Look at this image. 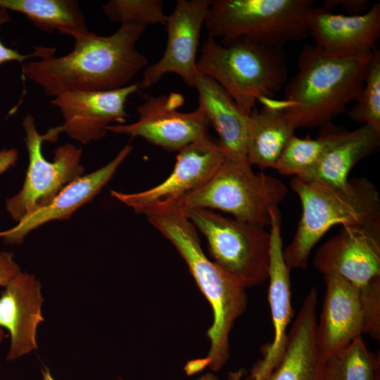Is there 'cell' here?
Wrapping results in <instances>:
<instances>
[{
  "label": "cell",
  "mask_w": 380,
  "mask_h": 380,
  "mask_svg": "<svg viewBox=\"0 0 380 380\" xmlns=\"http://www.w3.org/2000/svg\"><path fill=\"white\" fill-rule=\"evenodd\" d=\"M146 27L120 25L107 36L88 30L74 32L70 35L74 39L70 52L57 57L54 48L43 47L39 58L21 65L22 75L52 97L68 91L124 87L147 66V58L137 49Z\"/></svg>",
  "instance_id": "6da1fadb"
},
{
  "label": "cell",
  "mask_w": 380,
  "mask_h": 380,
  "mask_svg": "<svg viewBox=\"0 0 380 380\" xmlns=\"http://www.w3.org/2000/svg\"><path fill=\"white\" fill-rule=\"evenodd\" d=\"M141 214L175 246L211 306L213 322L207 331L210 347L204 359L211 371L218 372L229 358L234 323L246 310V289L208 258L196 228L176 201L154 203Z\"/></svg>",
  "instance_id": "7a4b0ae2"
},
{
  "label": "cell",
  "mask_w": 380,
  "mask_h": 380,
  "mask_svg": "<svg viewBox=\"0 0 380 380\" xmlns=\"http://www.w3.org/2000/svg\"><path fill=\"white\" fill-rule=\"evenodd\" d=\"M372 56L373 51L336 57L315 45H303L298 72L285 85L284 100L279 101L293 127H321L346 112L360 94Z\"/></svg>",
  "instance_id": "3957f363"
},
{
  "label": "cell",
  "mask_w": 380,
  "mask_h": 380,
  "mask_svg": "<svg viewBox=\"0 0 380 380\" xmlns=\"http://www.w3.org/2000/svg\"><path fill=\"white\" fill-rule=\"evenodd\" d=\"M290 185L302 205L295 235L283 251L290 269H306L312 248L335 225L380 231V194L367 177H354L346 186L337 187L294 177Z\"/></svg>",
  "instance_id": "277c9868"
},
{
  "label": "cell",
  "mask_w": 380,
  "mask_h": 380,
  "mask_svg": "<svg viewBox=\"0 0 380 380\" xmlns=\"http://www.w3.org/2000/svg\"><path fill=\"white\" fill-rule=\"evenodd\" d=\"M201 52L197 72L216 81L248 115L258 101L272 99L287 82L281 49L246 39L223 46L208 36Z\"/></svg>",
  "instance_id": "5b68a950"
},
{
  "label": "cell",
  "mask_w": 380,
  "mask_h": 380,
  "mask_svg": "<svg viewBox=\"0 0 380 380\" xmlns=\"http://www.w3.org/2000/svg\"><path fill=\"white\" fill-rule=\"evenodd\" d=\"M312 0H213L204 25L226 46L239 39L282 49L309 37Z\"/></svg>",
  "instance_id": "8992f818"
},
{
  "label": "cell",
  "mask_w": 380,
  "mask_h": 380,
  "mask_svg": "<svg viewBox=\"0 0 380 380\" xmlns=\"http://www.w3.org/2000/svg\"><path fill=\"white\" fill-rule=\"evenodd\" d=\"M288 191L277 177L255 172L248 160L225 158L204 184L176 202L183 210H217L265 228L270 224V208L278 206Z\"/></svg>",
  "instance_id": "52a82bcc"
},
{
  "label": "cell",
  "mask_w": 380,
  "mask_h": 380,
  "mask_svg": "<svg viewBox=\"0 0 380 380\" xmlns=\"http://www.w3.org/2000/svg\"><path fill=\"white\" fill-rule=\"evenodd\" d=\"M205 237L213 261L243 288L268 279L270 232L203 208L183 210Z\"/></svg>",
  "instance_id": "ba28073f"
},
{
  "label": "cell",
  "mask_w": 380,
  "mask_h": 380,
  "mask_svg": "<svg viewBox=\"0 0 380 380\" xmlns=\"http://www.w3.org/2000/svg\"><path fill=\"white\" fill-rule=\"evenodd\" d=\"M22 125L28 153V167L20 191L6 201L7 212L17 222L47 205L65 186L84 172L80 163L82 150L71 144L58 147L53 161L44 158L43 142L57 139L61 133L58 126L41 134L34 118L29 114L25 115Z\"/></svg>",
  "instance_id": "9c48e42d"
},
{
  "label": "cell",
  "mask_w": 380,
  "mask_h": 380,
  "mask_svg": "<svg viewBox=\"0 0 380 380\" xmlns=\"http://www.w3.org/2000/svg\"><path fill=\"white\" fill-rule=\"evenodd\" d=\"M184 103L182 94L146 96L137 108L138 120L129 124H114L107 132L141 137L167 151H179L206 135L208 119L201 108L191 112L177 109Z\"/></svg>",
  "instance_id": "30bf717a"
},
{
  "label": "cell",
  "mask_w": 380,
  "mask_h": 380,
  "mask_svg": "<svg viewBox=\"0 0 380 380\" xmlns=\"http://www.w3.org/2000/svg\"><path fill=\"white\" fill-rule=\"evenodd\" d=\"M212 3V0L177 1L165 24L167 43L164 53L156 63L146 68L140 89L155 85L168 73L179 75L186 86L194 87L200 33Z\"/></svg>",
  "instance_id": "8fae6325"
},
{
  "label": "cell",
  "mask_w": 380,
  "mask_h": 380,
  "mask_svg": "<svg viewBox=\"0 0 380 380\" xmlns=\"http://www.w3.org/2000/svg\"><path fill=\"white\" fill-rule=\"evenodd\" d=\"M139 89L136 82L116 89L68 91L56 96L51 103L61 113V132L83 144L103 139L111 122L125 123L126 101Z\"/></svg>",
  "instance_id": "7c38bea8"
},
{
  "label": "cell",
  "mask_w": 380,
  "mask_h": 380,
  "mask_svg": "<svg viewBox=\"0 0 380 380\" xmlns=\"http://www.w3.org/2000/svg\"><path fill=\"white\" fill-rule=\"evenodd\" d=\"M224 160L218 141L207 134L179 151L172 172L159 184L137 193L111 191L110 195L141 214L154 203L177 201L198 188Z\"/></svg>",
  "instance_id": "4fadbf2b"
},
{
  "label": "cell",
  "mask_w": 380,
  "mask_h": 380,
  "mask_svg": "<svg viewBox=\"0 0 380 380\" xmlns=\"http://www.w3.org/2000/svg\"><path fill=\"white\" fill-rule=\"evenodd\" d=\"M312 263L323 274H337L362 288L380 277V231L342 227L317 250Z\"/></svg>",
  "instance_id": "5bb4252c"
},
{
  "label": "cell",
  "mask_w": 380,
  "mask_h": 380,
  "mask_svg": "<svg viewBox=\"0 0 380 380\" xmlns=\"http://www.w3.org/2000/svg\"><path fill=\"white\" fill-rule=\"evenodd\" d=\"M308 25L315 45L328 55L348 57L372 52L380 37V3L363 13L349 15L314 6Z\"/></svg>",
  "instance_id": "9a60e30c"
},
{
  "label": "cell",
  "mask_w": 380,
  "mask_h": 380,
  "mask_svg": "<svg viewBox=\"0 0 380 380\" xmlns=\"http://www.w3.org/2000/svg\"><path fill=\"white\" fill-rule=\"evenodd\" d=\"M270 248L268 279V300L270 307L274 338L264 350L262 360L251 370L250 380H261L276 366L284 350L286 329L293 316L291 301L290 268L283 255L281 213L278 206L270 208Z\"/></svg>",
  "instance_id": "2e32d148"
},
{
  "label": "cell",
  "mask_w": 380,
  "mask_h": 380,
  "mask_svg": "<svg viewBox=\"0 0 380 380\" xmlns=\"http://www.w3.org/2000/svg\"><path fill=\"white\" fill-rule=\"evenodd\" d=\"M326 293L316 340L324 360L364 333L359 289L335 274H324Z\"/></svg>",
  "instance_id": "e0dca14e"
},
{
  "label": "cell",
  "mask_w": 380,
  "mask_h": 380,
  "mask_svg": "<svg viewBox=\"0 0 380 380\" xmlns=\"http://www.w3.org/2000/svg\"><path fill=\"white\" fill-rule=\"evenodd\" d=\"M41 284L34 275L20 272L0 296V327L10 334L8 361L37 348V330L44 321Z\"/></svg>",
  "instance_id": "ac0fdd59"
},
{
  "label": "cell",
  "mask_w": 380,
  "mask_h": 380,
  "mask_svg": "<svg viewBox=\"0 0 380 380\" xmlns=\"http://www.w3.org/2000/svg\"><path fill=\"white\" fill-rule=\"evenodd\" d=\"M132 148L127 144L108 163L70 182L47 205L18 222L14 227L1 232L0 237L6 243L20 244L30 232L41 225L52 220L70 218L75 210L99 194Z\"/></svg>",
  "instance_id": "d6986e66"
},
{
  "label": "cell",
  "mask_w": 380,
  "mask_h": 380,
  "mask_svg": "<svg viewBox=\"0 0 380 380\" xmlns=\"http://www.w3.org/2000/svg\"><path fill=\"white\" fill-rule=\"evenodd\" d=\"M317 291L312 287L287 334L276 366L261 380H324L325 360L317 344Z\"/></svg>",
  "instance_id": "ffe728a7"
},
{
  "label": "cell",
  "mask_w": 380,
  "mask_h": 380,
  "mask_svg": "<svg viewBox=\"0 0 380 380\" xmlns=\"http://www.w3.org/2000/svg\"><path fill=\"white\" fill-rule=\"evenodd\" d=\"M194 87L198 94V107L217 132L225 158L247 160L249 115L238 107L231 96L213 79L197 72Z\"/></svg>",
  "instance_id": "44dd1931"
},
{
  "label": "cell",
  "mask_w": 380,
  "mask_h": 380,
  "mask_svg": "<svg viewBox=\"0 0 380 380\" xmlns=\"http://www.w3.org/2000/svg\"><path fill=\"white\" fill-rule=\"evenodd\" d=\"M263 106L249 115L246 158L261 170L274 169L295 129L281 109L279 102L260 101Z\"/></svg>",
  "instance_id": "7402d4cb"
},
{
  "label": "cell",
  "mask_w": 380,
  "mask_h": 380,
  "mask_svg": "<svg viewBox=\"0 0 380 380\" xmlns=\"http://www.w3.org/2000/svg\"><path fill=\"white\" fill-rule=\"evenodd\" d=\"M379 144L380 133L368 125L346 130L325 153L316 167L302 177L345 187L349 183L350 170L360 160L372 154Z\"/></svg>",
  "instance_id": "603a6c76"
},
{
  "label": "cell",
  "mask_w": 380,
  "mask_h": 380,
  "mask_svg": "<svg viewBox=\"0 0 380 380\" xmlns=\"http://www.w3.org/2000/svg\"><path fill=\"white\" fill-rule=\"evenodd\" d=\"M0 9L24 15L37 28L70 36L87 30L80 4L75 0H0Z\"/></svg>",
  "instance_id": "cb8c5ba5"
},
{
  "label": "cell",
  "mask_w": 380,
  "mask_h": 380,
  "mask_svg": "<svg viewBox=\"0 0 380 380\" xmlns=\"http://www.w3.org/2000/svg\"><path fill=\"white\" fill-rule=\"evenodd\" d=\"M322 127L315 139L300 138L295 134L283 151L274 170L283 175L305 177L318 165L325 153L346 131L331 122Z\"/></svg>",
  "instance_id": "d4e9b609"
},
{
  "label": "cell",
  "mask_w": 380,
  "mask_h": 380,
  "mask_svg": "<svg viewBox=\"0 0 380 380\" xmlns=\"http://www.w3.org/2000/svg\"><path fill=\"white\" fill-rule=\"evenodd\" d=\"M324 374V380H380V355L357 338L325 360Z\"/></svg>",
  "instance_id": "484cf974"
},
{
  "label": "cell",
  "mask_w": 380,
  "mask_h": 380,
  "mask_svg": "<svg viewBox=\"0 0 380 380\" xmlns=\"http://www.w3.org/2000/svg\"><path fill=\"white\" fill-rule=\"evenodd\" d=\"M354 122L366 125L380 133V49L373 50L363 87L351 108L346 111Z\"/></svg>",
  "instance_id": "4316f807"
},
{
  "label": "cell",
  "mask_w": 380,
  "mask_h": 380,
  "mask_svg": "<svg viewBox=\"0 0 380 380\" xmlns=\"http://www.w3.org/2000/svg\"><path fill=\"white\" fill-rule=\"evenodd\" d=\"M101 9L110 21L120 25H165L167 19L161 0H110Z\"/></svg>",
  "instance_id": "83f0119b"
},
{
  "label": "cell",
  "mask_w": 380,
  "mask_h": 380,
  "mask_svg": "<svg viewBox=\"0 0 380 380\" xmlns=\"http://www.w3.org/2000/svg\"><path fill=\"white\" fill-rule=\"evenodd\" d=\"M359 289V288H358ZM364 333L380 341V277L359 289Z\"/></svg>",
  "instance_id": "f1b7e54d"
},
{
  "label": "cell",
  "mask_w": 380,
  "mask_h": 380,
  "mask_svg": "<svg viewBox=\"0 0 380 380\" xmlns=\"http://www.w3.org/2000/svg\"><path fill=\"white\" fill-rule=\"evenodd\" d=\"M11 18L7 12L4 9H0V27L8 22ZM41 55V46L34 48V51L32 53L24 55L18 51L5 46L0 40V65L7 62H18L23 65L25 61L29 58H37Z\"/></svg>",
  "instance_id": "f546056e"
},
{
  "label": "cell",
  "mask_w": 380,
  "mask_h": 380,
  "mask_svg": "<svg viewBox=\"0 0 380 380\" xmlns=\"http://www.w3.org/2000/svg\"><path fill=\"white\" fill-rule=\"evenodd\" d=\"M20 272L13 253L0 251V286L6 287Z\"/></svg>",
  "instance_id": "4dcf8cb0"
},
{
  "label": "cell",
  "mask_w": 380,
  "mask_h": 380,
  "mask_svg": "<svg viewBox=\"0 0 380 380\" xmlns=\"http://www.w3.org/2000/svg\"><path fill=\"white\" fill-rule=\"evenodd\" d=\"M337 6H341L350 15L361 14L368 9V1L366 0H327L324 3L322 8L330 11Z\"/></svg>",
  "instance_id": "1f68e13d"
},
{
  "label": "cell",
  "mask_w": 380,
  "mask_h": 380,
  "mask_svg": "<svg viewBox=\"0 0 380 380\" xmlns=\"http://www.w3.org/2000/svg\"><path fill=\"white\" fill-rule=\"evenodd\" d=\"M18 160V152L15 148H4L0 151V175L15 165Z\"/></svg>",
  "instance_id": "d6a6232c"
},
{
  "label": "cell",
  "mask_w": 380,
  "mask_h": 380,
  "mask_svg": "<svg viewBox=\"0 0 380 380\" xmlns=\"http://www.w3.org/2000/svg\"><path fill=\"white\" fill-rule=\"evenodd\" d=\"M196 380H220V379L213 372H208L202 375L201 376L198 378Z\"/></svg>",
  "instance_id": "836d02e7"
},
{
  "label": "cell",
  "mask_w": 380,
  "mask_h": 380,
  "mask_svg": "<svg viewBox=\"0 0 380 380\" xmlns=\"http://www.w3.org/2000/svg\"><path fill=\"white\" fill-rule=\"evenodd\" d=\"M42 376H43L42 380H56L55 379L52 377L48 369H45L44 370L42 371Z\"/></svg>",
  "instance_id": "e575fe53"
},
{
  "label": "cell",
  "mask_w": 380,
  "mask_h": 380,
  "mask_svg": "<svg viewBox=\"0 0 380 380\" xmlns=\"http://www.w3.org/2000/svg\"><path fill=\"white\" fill-rule=\"evenodd\" d=\"M6 335L4 334V331H2L1 328L0 327V341H1L4 338Z\"/></svg>",
  "instance_id": "d590c367"
}]
</instances>
